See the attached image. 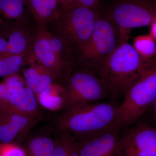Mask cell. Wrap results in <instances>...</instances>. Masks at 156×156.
<instances>
[{"mask_svg": "<svg viewBox=\"0 0 156 156\" xmlns=\"http://www.w3.org/2000/svg\"><path fill=\"white\" fill-rule=\"evenodd\" d=\"M149 68V62L144 60L126 39L95 73L115 97H123Z\"/></svg>", "mask_w": 156, "mask_h": 156, "instance_id": "cell-1", "label": "cell"}, {"mask_svg": "<svg viewBox=\"0 0 156 156\" xmlns=\"http://www.w3.org/2000/svg\"><path fill=\"white\" fill-rule=\"evenodd\" d=\"M156 98V65L140 77L127 90L119 105L116 126L121 129L139 119Z\"/></svg>", "mask_w": 156, "mask_h": 156, "instance_id": "cell-6", "label": "cell"}, {"mask_svg": "<svg viewBox=\"0 0 156 156\" xmlns=\"http://www.w3.org/2000/svg\"><path fill=\"white\" fill-rule=\"evenodd\" d=\"M29 67L23 71L26 87L30 89L36 96L51 87L57 78L45 67L29 60L27 64Z\"/></svg>", "mask_w": 156, "mask_h": 156, "instance_id": "cell-15", "label": "cell"}, {"mask_svg": "<svg viewBox=\"0 0 156 156\" xmlns=\"http://www.w3.org/2000/svg\"><path fill=\"white\" fill-rule=\"evenodd\" d=\"M111 100L77 107L62 112L56 120L60 132L77 139L92 136L116 126L119 105Z\"/></svg>", "mask_w": 156, "mask_h": 156, "instance_id": "cell-2", "label": "cell"}, {"mask_svg": "<svg viewBox=\"0 0 156 156\" xmlns=\"http://www.w3.org/2000/svg\"><path fill=\"white\" fill-rule=\"evenodd\" d=\"M121 129L116 126L92 136L77 138L80 156H114Z\"/></svg>", "mask_w": 156, "mask_h": 156, "instance_id": "cell-11", "label": "cell"}, {"mask_svg": "<svg viewBox=\"0 0 156 156\" xmlns=\"http://www.w3.org/2000/svg\"><path fill=\"white\" fill-rule=\"evenodd\" d=\"M132 46L145 61H149L155 54L156 41L150 34L135 37Z\"/></svg>", "mask_w": 156, "mask_h": 156, "instance_id": "cell-20", "label": "cell"}, {"mask_svg": "<svg viewBox=\"0 0 156 156\" xmlns=\"http://www.w3.org/2000/svg\"><path fill=\"white\" fill-rule=\"evenodd\" d=\"M37 29L13 24L0 25V58L19 54L30 55Z\"/></svg>", "mask_w": 156, "mask_h": 156, "instance_id": "cell-10", "label": "cell"}, {"mask_svg": "<svg viewBox=\"0 0 156 156\" xmlns=\"http://www.w3.org/2000/svg\"><path fill=\"white\" fill-rule=\"evenodd\" d=\"M28 59L45 67L61 83L72 70L58 60L48 38L46 27L37 26Z\"/></svg>", "mask_w": 156, "mask_h": 156, "instance_id": "cell-9", "label": "cell"}, {"mask_svg": "<svg viewBox=\"0 0 156 156\" xmlns=\"http://www.w3.org/2000/svg\"><path fill=\"white\" fill-rule=\"evenodd\" d=\"M28 54L14 55L0 58V77H7L17 74L26 64Z\"/></svg>", "mask_w": 156, "mask_h": 156, "instance_id": "cell-19", "label": "cell"}, {"mask_svg": "<svg viewBox=\"0 0 156 156\" xmlns=\"http://www.w3.org/2000/svg\"><path fill=\"white\" fill-rule=\"evenodd\" d=\"M140 119L156 128V98Z\"/></svg>", "mask_w": 156, "mask_h": 156, "instance_id": "cell-25", "label": "cell"}, {"mask_svg": "<svg viewBox=\"0 0 156 156\" xmlns=\"http://www.w3.org/2000/svg\"><path fill=\"white\" fill-rule=\"evenodd\" d=\"M11 112L38 118V102L34 92L25 87L12 93L9 99L0 104V112Z\"/></svg>", "mask_w": 156, "mask_h": 156, "instance_id": "cell-14", "label": "cell"}, {"mask_svg": "<svg viewBox=\"0 0 156 156\" xmlns=\"http://www.w3.org/2000/svg\"><path fill=\"white\" fill-rule=\"evenodd\" d=\"M45 2L48 5L55 15V17L59 12L60 7L58 0H44Z\"/></svg>", "mask_w": 156, "mask_h": 156, "instance_id": "cell-26", "label": "cell"}, {"mask_svg": "<svg viewBox=\"0 0 156 156\" xmlns=\"http://www.w3.org/2000/svg\"><path fill=\"white\" fill-rule=\"evenodd\" d=\"M0 156H27L25 150L14 143H0Z\"/></svg>", "mask_w": 156, "mask_h": 156, "instance_id": "cell-21", "label": "cell"}, {"mask_svg": "<svg viewBox=\"0 0 156 156\" xmlns=\"http://www.w3.org/2000/svg\"><path fill=\"white\" fill-rule=\"evenodd\" d=\"M114 156H156V128L141 119L121 129Z\"/></svg>", "mask_w": 156, "mask_h": 156, "instance_id": "cell-8", "label": "cell"}, {"mask_svg": "<svg viewBox=\"0 0 156 156\" xmlns=\"http://www.w3.org/2000/svg\"><path fill=\"white\" fill-rule=\"evenodd\" d=\"M122 41L116 24L106 14H100L88 41L77 52L78 64L95 72Z\"/></svg>", "mask_w": 156, "mask_h": 156, "instance_id": "cell-5", "label": "cell"}, {"mask_svg": "<svg viewBox=\"0 0 156 156\" xmlns=\"http://www.w3.org/2000/svg\"><path fill=\"white\" fill-rule=\"evenodd\" d=\"M106 14L121 35H129L132 29L150 26L156 21V0H116Z\"/></svg>", "mask_w": 156, "mask_h": 156, "instance_id": "cell-7", "label": "cell"}, {"mask_svg": "<svg viewBox=\"0 0 156 156\" xmlns=\"http://www.w3.org/2000/svg\"><path fill=\"white\" fill-rule=\"evenodd\" d=\"M61 85L64 92L63 111L77 107L115 99L104 82L92 70L78 65Z\"/></svg>", "mask_w": 156, "mask_h": 156, "instance_id": "cell-3", "label": "cell"}, {"mask_svg": "<svg viewBox=\"0 0 156 156\" xmlns=\"http://www.w3.org/2000/svg\"><path fill=\"white\" fill-rule=\"evenodd\" d=\"M101 0H70L65 7L62 8L82 7L87 8H97Z\"/></svg>", "mask_w": 156, "mask_h": 156, "instance_id": "cell-24", "label": "cell"}, {"mask_svg": "<svg viewBox=\"0 0 156 156\" xmlns=\"http://www.w3.org/2000/svg\"><path fill=\"white\" fill-rule=\"evenodd\" d=\"M60 133L59 136L54 140L55 147L53 156H69L65 135L64 133Z\"/></svg>", "mask_w": 156, "mask_h": 156, "instance_id": "cell-22", "label": "cell"}, {"mask_svg": "<svg viewBox=\"0 0 156 156\" xmlns=\"http://www.w3.org/2000/svg\"><path fill=\"white\" fill-rule=\"evenodd\" d=\"M37 122L36 118L11 112H0V143H14Z\"/></svg>", "mask_w": 156, "mask_h": 156, "instance_id": "cell-12", "label": "cell"}, {"mask_svg": "<svg viewBox=\"0 0 156 156\" xmlns=\"http://www.w3.org/2000/svg\"><path fill=\"white\" fill-rule=\"evenodd\" d=\"M97 8L73 7L60 8L46 28L68 42L76 53L88 41L100 15Z\"/></svg>", "mask_w": 156, "mask_h": 156, "instance_id": "cell-4", "label": "cell"}, {"mask_svg": "<svg viewBox=\"0 0 156 156\" xmlns=\"http://www.w3.org/2000/svg\"><path fill=\"white\" fill-rule=\"evenodd\" d=\"M151 63L153 65L156 64V51L155 54L153 58H152L150 60Z\"/></svg>", "mask_w": 156, "mask_h": 156, "instance_id": "cell-29", "label": "cell"}, {"mask_svg": "<svg viewBox=\"0 0 156 156\" xmlns=\"http://www.w3.org/2000/svg\"><path fill=\"white\" fill-rule=\"evenodd\" d=\"M70 0H58V3L59 4V7L60 8H63L65 7L67 3L69 2Z\"/></svg>", "mask_w": 156, "mask_h": 156, "instance_id": "cell-28", "label": "cell"}, {"mask_svg": "<svg viewBox=\"0 0 156 156\" xmlns=\"http://www.w3.org/2000/svg\"><path fill=\"white\" fill-rule=\"evenodd\" d=\"M64 133L69 156H80L79 143L76 137L68 133Z\"/></svg>", "mask_w": 156, "mask_h": 156, "instance_id": "cell-23", "label": "cell"}, {"mask_svg": "<svg viewBox=\"0 0 156 156\" xmlns=\"http://www.w3.org/2000/svg\"><path fill=\"white\" fill-rule=\"evenodd\" d=\"M27 4L37 26H47L55 18V14L44 0H27Z\"/></svg>", "mask_w": 156, "mask_h": 156, "instance_id": "cell-18", "label": "cell"}, {"mask_svg": "<svg viewBox=\"0 0 156 156\" xmlns=\"http://www.w3.org/2000/svg\"><path fill=\"white\" fill-rule=\"evenodd\" d=\"M13 24L36 29L27 0H0V25Z\"/></svg>", "mask_w": 156, "mask_h": 156, "instance_id": "cell-13", "label": "cell"}, {"mask_svg": "<svg viewBox=\"0 0 156 156\" xmlns=\"http://www.w3.org/2000/svg\"><path fill=\"white\" fill-rule=\"evenodd\" d=\"M55 141L50 136L39 135L29 140L26 151L27 156H53Z\"/></svg>", "mask_w": 156, "mask_h": 156, "instance_id": "cell-17", "label": "cell"}, {"mask_svg": "<svg viewBox=\"0 0 156 156\" xmlns=\"http://www.w3.org/2000/svg\"><path fill=\"white\" fill-rule=\"evenodd\" d=\"M150 34L154 39L156 41V21L154 22L150 26Z\"/></svg>", "mask_w": 156, "mask_h": 156, "instance_id": "cell-27", "label": "cell"}, {"mask_svg": "<svg viewBox=\"0 0 156 156\" xmlns=\"http://www.w3.org/2000/svg\"><path fill=\"white\" fill-rule=\"evenodd\" d=\"M64 92L61 84L53 83L45 91L37 95L38 102L46 108L56 110L62 109L64 104Z\"/></svg>", "mask_w": 156, "mask_h": 156, "instance_id": "cell-16", "label": "cell"}]
</instances>
